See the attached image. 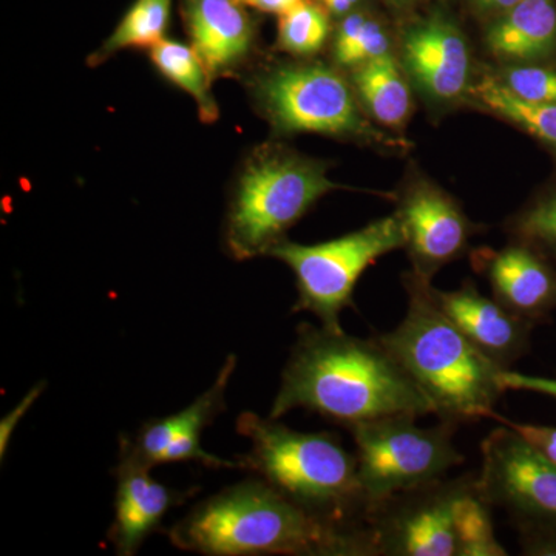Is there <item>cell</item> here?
<instances>
[{
  "label": "cell",
  "mask_w": 556,
  "mask_h": 556,
  "mask_svg": "<svg viewBox=\"0 0 556 556\" xmlns=\"http://www.w3.org/2000/svg\"><path fill=\"white\" fill-rule=\"evenodd\" d=\"M305 408L351 427L393 415H434V407L379 338L302 324L269 417Z\"/></svg>",
  "instance_id": "6da1fadb"
},
{
  "label": "cell",
  "mask_w": 556,
  "mask_h": 556,
  "mask_svg": "<svg viewBox=\"0 0 556 556\" xmlns=\"http://www.w3.org/2000/svg\"><path fill=\"white\" fill-rule=\"evenodd\" d=\"M182 551L214 556H369L367 529H342L292 503L263 479L208 497L170 530Z\"/></svg>",
  "instance_id": "7a4b0ae2"
},
{
  "label": "cell",
  "mask_w": 556,
  "mask_h": 556,
  "mask_svg": "<svg viewBox=\"0 0 556 556\" xmlns=\"http://www.w3.org/2000/svg\"><path fill=\"white\" fill-rule=\"evenodd\" d=\"M408 294L405 317L393 331L378 336L412 376L442 422L460 426L493 417L506 388L497 367L439 308L430 281L415 273L404 280Z\"/></svg>",
  "instance_id": "3957f363"
},
{
  "label": "cell",
  "mask_w": 556,
  "mask_h": 556,
  "mask_svg": "<svg viewBox=\"0 0 556 556\" xmlns=\"http://www.w3.org/2000/svg\"><path fill=\"white\" fill-rule=\"evenodd\" d=\"M237 431L251 442L240 468L254 471L281 495L318 519L361 529L367 501L358 482L357 457L331 433H302L273 417L243 413Z\"/></svg>",
  "instance_id": "277c9868"
},
{
  "label": "cell",
  "mask_w": 556,
  "mask_h": 556,
  "mask_svg": "<svg viewBox=\"0 0 556 556\" xmlns=\"http://www.w3.org/2000/svg\"><path fill=\"white\" fill-rule=\"evenodd\" d=\"M369 556H506L478 475L405 490L369 508Z\"/></svg>",
  "instance_id": "5b68a950"
},
{
  "label": "cell",
  "mask_w": 556,
  "mask_h": 556,
  "mask_svg": "<svg viewBox=\"0 0 556 556\" xmlns=\"http://www.w3.org/2000/svg\"><path fill=\"white\" fill-rule=\"evenodd\" d=\"M342 189L327 167L294 153L266 150L241 175L226 225V244L237 260L268 255L317 200Z\"/></svg>",
  "instance_id": "8992f818"
},
{
  "label": "cell",
  "mask_w": 556,
  "mask_h": 556,
  "mask_svg": "<svg viewBox=\"0 0 556 556\" xmlns=\"http://www.w3.org/2000/svg\"><path fill=\"white\" fill-rule=\"evenodd\" d=\"M397 214L376 219L356 232L325 243L278 241L268 255L287 263L295 276L299 298L292 313H311L329 331H343L340 314L353 306L358 278L383 255L405 248Z\"/></svg>",
  "instance_id": "52a82bcc"
},
{
  "label": "cell",
  "mask_w": 556,
  "mask_h": 556,
  "mask_svg": "<svg viewBox=\"0 0 556 556\" xmlns=\"http://www.w3.org/2000/svg\"><path fill=\"white\" fill-rule=\"evenodd\" d=\"M416 419L393 415L348 427L368 510L396 493L444 478L466 460L453 444L456 426L441 420L439 426L420 427Z\"/></svg>",
  "instance_id": "ba28073f"
},
{
  "label": "cell",
  "mask_w": 556,
  "mask_h": 556,
  "mask_svg": "<svg viewBox=\"0 0 556 556\" xmlns=\"http://www.w3.org/2000/svg\"><path fill=\"white\" fill-rule=\"evenodd\" d=\"M258 100L281 131H313L382 142V135L362 118L345 79L324 65L274 70L258 84Z\"/></svg>",
  "instance_id": "9c48e42d"
},
{
  "label": "cell",
  "mask_w": 556,
  "mask_h": 556,
  "mask_svg": "<svg viewBox=\"0 0 556 556\" xmlns=\"http://www.w3.org/2000/svg\"><path fill=\"white\" fill-rule=\"evenodd\" d=\"M479 492L503 508L518 532L556 529V466L521 434L503 426L482 441Z\"/></svg>",
  "instance_id": "30bf717a"
},
{
  "label": "cell",
  "mask_w": 556,
  "mask_h": 556,
  "mask_svg": "<svg viewBox=\"0 0 556 556\" xmlns=\"http://www.w3.org/2000/svg\"><path fill=\"white\" fill-rule=\"evenodd\" d=\"M396 214L405 230V248L415 274L430 281L439 269L467 251L477 226L444 190L420 181L409 186Z\"/></svg>",
  "instance_id": "8fae6325"
},
{
  "label": "cell",
  "mask_w": 556,
  "mask_h": 556,
  "mask_svg": "<svg viewBox=\"0 0 556 556\" xmlns=\"http://www.w3.org/2000/svg\"><path fill=\"white\" fill-rule=\"evenodd\" d=\"M236 365L237 357L232 354L226 358L217 380L206 393L177 415L149 420L134 439H121V447L149 468L189 460H199L203 466L212 468H240L239 463L219 459L201 447L204 428L211 426L215 417L226 409V388L236 371Z\"/></svg>",
  "instance_id": "7c38bea8"
},
{
  "label": "cell",
  "mask_w": 556,
  "mask_h": 556,
  "mask_svg": "<svg viewBox=\"0 0 556 556\" xmlns=\"http://www.w3.org/2000/svg\"><path fill=\"white\" fill-rule=\"evenodd\" d=\"M402 58L409 78L428 100L452 102L466 93L470 50L459 28L442 14H434L405 33Z\"/></svg>",
  "instance_id": "4fadbf2b"
},
{
  "label": "cell",
  "mask_w": 556,
  "mask_h": 556,
  "mask_svg": "<svg viewBox=\"0 0 556 556\" xmlns=\"http://www.w3.org/2000/svg\"><path fill=\"white\" fill-rule=\"evenodd\" d=\"M430 294L445 316L497 367L511 369L526 356L536 325L515 316L496 299L485 298L471 281H464L455 291L430 287Z\"/></svg>",
  "instance_id": "5bb4252c"
},
{
  "label": "cell",
  "mask_w": 556,
  "mask_h": 556,
  "mask_svg": "<svg viewBox=\"0 0 556 556\" xmlns=\"http://www.w3.org/2000/svg\"><path fill=\"white\" fill-rule=\"evenodd\" d=\"M477 268L515 316L540 325L556 309V273L527 244L479 252Z\"/></svg>",
  "instance_id": "9a60e30c"
},
{
  "label": "cell",
  "mask_w": 556,
  "mask_h": 556,
  "mask_svg": "<svg viewBox=\"0 0 556 556\" xmlns=\"http://www.w3.org/2000/svg\"><path fill=\"white\" fill-rule=\"evenodd\" d=\"M150 470L152 468L119 447L115 519L110 527L109 540L121 556L137 554L142 541L159 529L167 511L193 495V490L182 493L161 484L150 477Z\"/></svg>",
  "instance_id": "2e32d148"
},
{
  "label": "cell",
  "mask_w": 556,
  "mask_h": 556,
  "mask_svg": "<svg viewBox=\"0 0 556 556\" xmlns=\"http://www.w3.org/2000/svg\"><path fill=\"white\" fill-rule=\"evenodd\" d=\"M193 49L212 76L228 75L247 60L252 24L239 0H186Z\"/></svg>",
  "instance_id": "e0dca14e"
},
{
  "label": "cell",
  "mask_w": 556,
  "mask_h": 556,
  "mask_svg": "<svg viewBox=\"0 0 556 556\" xmlns=\"http://www.w3.org/2000/svg\"><path fill=\"white\" fill-rule=\"evenodd\" d=\"M486 46L504 60L533 61L546 58L556 46L554 0H522L504 11L486 31Z\"/></svg>",
  "instance_id": "ac0fdd59"
},
{
  "label": "cell",
  "mask_w": 556,
  "mask_h": 556,
  "mask_svg": "<svg viewBox=\"0 0 556 556\" xmlns=\"http://www.w3.org/2000/svg\"><path fill=\"white\" fill-rule=\"evenodd\" d=\"M354 84L365 109L380 124L397 127L407 121L412 93L396 58L388 53L358 65Z\"/></svg>",
  "instance_id": "d6986e66"
},
{
  "label": "cell",
  "mask_w": 556,
  "mask_h": 556,
  "mask_svg": "<svg viewBox=\"0 0 556 556\" xmlns=\"http://www.w3.org/2000/svg\"><path fill=\"white\" fill-rule=\"evenodd\" d=\"M150 58L170 83L195 100L203 123L217 121V102L211 89L212 75L193 47L163 39L150 49Z\"/></svg>",
  "instance_id": "ffe728a7"
},
{
  "label": "cell",
  "mask_w": 556,
  "mask_h": 556,
  "mask_svg": "<svg viewBox=\"0 0 556 556\" xmlns=\"http://www.w3.org/2000/svg\"><path fill=\"white\" fill-rule=\"evenodd\" d=\"M170 10L172 0H137L104 46L91 54L90 65H100L124 49H152L164 39Z\"/></svg>",
  "instance_id": "44dd1931"
},
{
  "label": "cell",
  "mask_w": 556,
  "mask_h": 556,
  "mask_svg": "<svg viewBox=\"0 0 556 556\" xmlns=\"http://www.w3.org/2000/svg\"><path fill=\"white\" fill-rule=\"evenodd\" d=\"M484 108L492 110L533 137L556 148V104H540L515 97L500 80L486 78L471 89Z\"/></svg>",
  "instance_id": "7402d4cb"
},
{
  "label": "cell",
  "mask_w": 556,
  "mask_h": 556,
  "mask_svg": "<svg viewBox=\"0 0 556 556\" xmlns=\"http://www.w3.org/2000/svg\"><path fill=\"white\" fill-rule=\"evenodd\" d=\"M328 33L329 22L325 10L303 0L295 9L281 14L278 46L288 53L309 56L325 46Z\"/></svg>",
  "instance_id": "603a6c76"
},
{
  "label": "cell",
  "mask_w": 556,
  "mask_h": 556,
  "mask_svg": "<svg viewBox=\"0 0 556 556\" xmlns=\"http://www.w3.org/2000/svg\"><path fill=\"white\" fill-rule=\"evenodd\" d=\"M511 230L527 247H541L556 252V193L522 212L515 219Z\"/></svg>",
  "instance_id": "cb8c5ba5"
},
{
  "label": "cell",
  "mask_w": 556,
  "mask_h": 556,
  "mask_svg": "<svg viewBox=\"0 0 556 556\" xmlns=\"http://www.w3.org/2000/svg\"><path fill=\"white\" fill-rule=\"evenodd\" d=\"M515 97L540 104H556V72L541 67H511L501 80Z\"/></svg>",
  "instance_id": "d4e9b609"
},
{
  "label": "cell",
  "mask_w": 556,
  "mask_h": 556,
  "mask_svg": "<svg viewBox=\"0 0 556 556\" xmlns=\"http://www.w3.org/2000/svg\"><path fill=\"white\" fill-rule=\"evenodd\" d=\"M388 50H390V39H388L382 25L376 21L367 20L356 42L338 62L340 65H345V67H358L365 62L378 60L383 54L390 53Z\"/></svg>",
  "instance_id": "484cf974"
},
{
  "label": "cell",
  "mask_w": 556,
  "mask_h": 556,
  "mask_svg": "<svg viewBox=\"0 0 556 556\" xmlns=\"http://www.w3.org/2000/svg\"><path fill=\"white\" fill-rule=\"evenodd\" d=\"M492 419L497 420L501 426H507L517 431L532 447H535L541 455L547 457L556 466V427L514 422L506 417L497 416L496 413Z\"/></svg>",
  "instance_id": "4316f807"
},
{
  "label": "cell",
  "mask_w": 556,
  "mask_h": 556,
  "mask_svg": "<svg viewBox=\"0 0 556 556\" xmlns=\"http://www.w3.org/2000/svg\"><path fill=\"white\" fill-rule=\"evenodd\" d=\"M501 380L506 390L529 391V393L544 394V396L556 399V379L522 375L515 369H504Z\"/></svg>",
  "instance_id": "83f0119b"
},
{
  "label": "cell",
  "mask_w": 556,
  "mask_h": 556,
  "mask_svg": "<svg viewBox=\"0 0 556 556\" xmlns=\"http://www.w3.org/2000/svg\"><path fill=\"white\" fill-rule=\"evenodd\" d=\"M519 544L525 555L556 556V529L519 532Z\"/></svg>",
  "instance_id": "f1b7e54d"
},
{
  "label": "cell",
  "mask_w": 556,
  "mask_h": 556,
  "mask_svg": "<svg viewBox=\"0 0 556 556\" xmlns=\"http://www.w3.org/2000/svg\"><path fill=\"white\" fill-rule=\"evenodd\" d=\"M243 5L252 7V9L263 11V13L281 14L288 13L295 7L300 5L303 0H239Z\"/></svg>",
  "instance_id": "f546056e"
},
{
  "label": "cell",
  "mask_w": 556,
  "mask_h": 556,
  "mask_svg": "<svg viewBox=\"0 0 556 556\" xmlns=\"http://www.w3.org/2000/svg\"><path fill=\"white\" fill-rule=\"evenodd\" d=\"M522 0H475L479 9L486 11H507L514 9Z\"/></svg>",
  "instance_id": "4dcf8cb0"
}]
</instances>
